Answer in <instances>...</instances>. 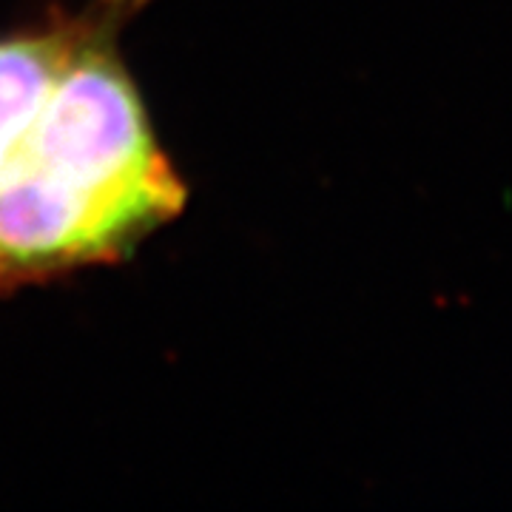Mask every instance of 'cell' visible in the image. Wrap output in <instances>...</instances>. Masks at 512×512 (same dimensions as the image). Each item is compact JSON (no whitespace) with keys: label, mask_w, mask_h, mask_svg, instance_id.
Returning <instances> with one entry per match:
<instances>
[{"label":"cell","mask_w":512,"mask_h":512,"mask_svg":"<svg viewBox=\"0 0 512 512\" xmlns=\"http://www.w3.org/2000/svg\"><path fill=\"white\" fill-rule=\"evenodd\" d=\"M154 0H83L0 32V296L120 265L188 185L123 55Z\"/></svg>","instance_id":"cell-1"}]
</instances>
